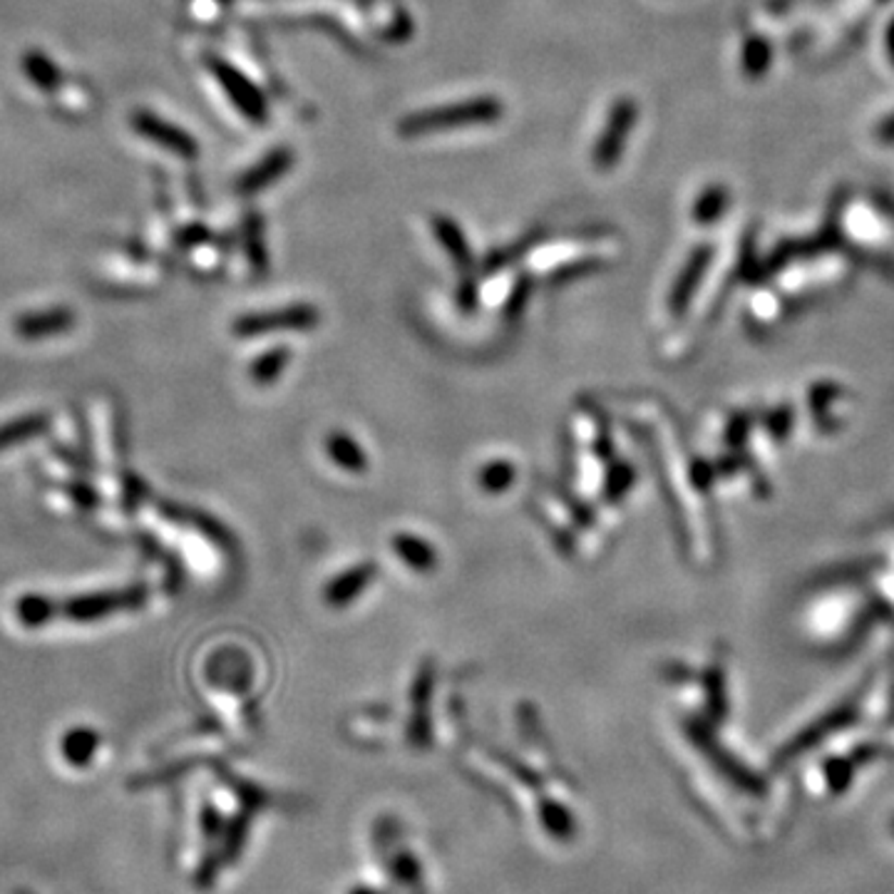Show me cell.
Returning <instances> with one entry per match:
<instances>
[{
  "mask_svg": "<svg viewBox=\"0 0 894 894\" xmlns=\"http://www.w3.org/2000/svg\"><path fill=\"white\" fill-rule=\"evenodd\" d=\"M505 115V104L497 98H472L443 108H431L410 112L398 122V133L402 137H423L433 133H450V129L495 125Z\"/></svg>",
  "mask_w": 894,
  "mask_h": 894,
  "instance_id": "obj_1",
  "label": "cell"
},
{
  "mask_svg": "<svg viewBox=\"0 0 894 894\" xmlns=\"http://www.w3.org/2000/svg\"><path fill=\"white\" fill-rule=\"evenodd\" d=\"M145 604L142 586H127V589H110V592H95L85 596H75L63 604L55 601V619L77 621V624H87V621L108 619L117 611H129Z\"/></svg>",
  "mask_w": 894,
  "mask_h": 894,
  "instance_id": "obj_2",
  "label": "cell"
},
{
  "mask_svg": "<svg viewBox=\"0 0 894 894\" xmlns=\"http://www.w3.org/2000/svg\"><path fill=\"white\" fill-rule=\"evenodd\" d=\"M207 67H209V73L216 77V83L222 85L226 98L232 100L234 108L239 110L241 115L251 122V125H266L269 102L264 98V92H261L239 67H234L232 63H226L224 58H216V55L207 58Z\"/></svg>",
  "mask_w": 894,
  "mask_h": 894,
  "instance_id": "obj_3",
  "label": "cell"
},
{
  "mask_svg": "<svg viewBox=\"0 0 894 894\" xmlns=\"http://www.w3.org/2000/svg\"><path fill=\"white\" fill-rule=\"evenodd\" d=\"M638 120V104L631 98H619L611 104L607 125H604L599 139H596L592 162L599 172H609L619 164L624 154L629 133L634 129Z\"/></svg>",
  "mask_w": 894,
  "mask_h": 894,
  "instance_id": "obj_4",
  "label": "cell"
},
{
  "mask_svg": "<svg viewBox=\"0 0 894 894\" xmlns=\"http://www.w3.org/2000/svg\"><path fill=\"white\" fill-rule=\"evenodd\" d=\"M319 323V313H315L313 306L298 303V306H286V309L276 311H261V313H249L241 315L239 321L234 323V333L241 338L261 336V333L271 331H303L311 328Z\"/></svg>",
  "mask_w": 894,
  "mask_h": 894,
  "instance_id": "obj_5",
  "label": "cell"
},
{
  "mask_svg": "<svg viewBox=\"0 0 894 894\" xmlns=\"http://www.w3.org/2000/svg\"><path fill=\"white\" fill-rule=\"evenodd\" d=\"M133 129L137 135H142L149 142H154L157 147H164L166 152L179 154L184 160H195L199 154V142L191 137L187 129H182L172 122L162 120L160 115L149 110H137L133 115Z\"/></svg>",
  "mask_w": 894,
  "mask_h": 894,
  "instance_id": "obj_6",
  "label": "cell"
},
{
  "mask_svg": "<svg viewBox=\"0 0 894 894\" xmlns=\"http://www.w3.org/2000/svg\"><path fill=\"white\" fill-rule=\"evenodd\" d=\"M294 160L296 157L288 147L271 149L264 160L253 164L251 170L239 179V191L244 197H251V195H259V191L269 189L271 184H276L288 170H291Z\"/></svg>",
  "mask_w": 894,
  "mask_h": 894,
  "instance_id": "obj_7",
  "label": "cell"
},
{
  "mask_svg": "<svg viewBox=\"0 0 894 894\" xmlns=\"http://www.w3.org/2000/svg\"><path fill=\"white\" fill-rule=\"evenodd\" d=\"M75 326V313L60 306V309H46V311H33L25 315H17L15 321V333L25 340H38L48 336H58V333H65Z\"/></svg>",
  "mask_w": 894,
  "mask_h": 894,
  "instance_id": "obj_8",
  "label": "cell"
},
{
  "mask_svg": "<svg viewBox=\"0 0 894 894\" xmlns=\"http://www.w3.org/2000/svg\"><path fill=\"white\" fill-rule=\"evenodd\" d=\"M433 232L437 236V241L443 244V249L447 251V257L452 259V264L462 271V282H470L472 278V251L470 244L464 239V234L460 229V224H455L450 216L435 214L431 219Z\"/></svg>",
  "mask_w": 894,
  "mask_h": 894,
  "instance_id": "obj_9",
  "label": "cell"
},
{
  "mask_svg": "<svg viewBox=\"0 0 894 894\" xmlns=\"http://www.w3.org/2000/svg\"><path fill=\"white\" fill-rule=\"evenodd\" d=\"M48 427V415L33 413L23 415L15 420H8V423L0 425V452L11 450L15 445L30 443L33 437H38Z\"/></svg>",
  "mask_w": 894,
  "mask_h": 894,
  "instance_id": "obj_10",
  "label": "cell"
},
{
  "mask_svg": "<svg viewBox=\"0 0 894 894\" xmlns=\"http://www.w3.org/2000/svg\"><path fill=\"white\" fill-rule=\"evenodd\" d=\"M23 70L28 75V80L38 87V90L55 92L60 85H63V70H60L52 60L40 50H30L28 55L23 58Z\"/></svg>",
  "mask_w": 894,
  "mask_h": 894,
  "instance_id": "obj_11",
  "label": "cell"
},
{
  "mask_svg": "<svg viewBox=\"0 0 894 894\" xmlns=\"http://www.w3.org/2000/svg\"><path fill=\"white\" fill-rule=\"evenodd\" d=\"M244 249H247V259L257 274H266L269 269V251L264 241V222L261 214H247L244 219Z\"/></svg>",
  "mask_w": 894,
  "mask_h": 894,
  "instance_id": "obj_12",
  "label": "cell"
},
{
  "mask_svg": "<svg viewBox=\"0 0 894 894\" xmlns=\"http://www.w3.org/2000/svg\"><path fill=\"white\" fill-rule=\"evenodd\" d=\"M100 748V735L90 729H75L63 738V758L70 766L83 768L95 758Z\"/></svg>",
  "mask_w": 894,
  "mask_h": 894,
  "instance_id": "obj_13",
  "label": "cell"
},
{
  "mask_svg": "<svg viewBox=\"0 0 894 894\" xmlns=\"http://www.w3.org/2000/svg\"><path fill=\"white\" fill-rule=\"evenodd\" d=\"M15 617L25 626H46L48 621L55 619V601L48 596L25 594L15 601Z\"/></svg>",
  "mask_w": 894,
  "mask_h": 894,
  "instance_id": "obj_14",
  "label": "cell"
},
{
  "mask_svg": "<svg viewBox=\"0 0 894 894\" xmlns=\"http://www.w3.org/2000/svg\"><path fill=\"white\" fill-rule=\"evenodd\" d=\"M706 259H708V251H706V249L694 253V259H691V264L686 266V271H683L681 282L676 284V288H673V298H671L673 309H683V306H686L691 288L696 286L700 271H704V266H706Z\"/></svg>",
  "mask_w": 894,
  "mask_h": 894,
  "instance_id": "obj_15",
  "label": "cell"
},
{
  "mask_svg": "<svg viewBox=\"0 0 894 894\" xmlns=\"http://www.w3.org/2000/svg\"><path fill=\"white\" fill-rule=\"evenodd\" d=\"M286 361H288V350L286 348L269 350V353L261 356L259 361L251 365L253 383H271L278 373H282V368L286 365Z\"/></svg>",
  "mask_w": 894,
  "mask_h": 894,
  "instance_id": "obj_16",
  "label": "cell"
},
{
  "mask_svg": "<svg viewBox=\"0 0 894 894\" xmlns=\"http://www.w3.org/2000/svg\"><path fill=\"white\" fill-rule=\"evenodd\" d=\"M723 207H725V191L723 189H708L706 195L698 199V204L694 209V216L698 219V222L708 224L723 212Z\"/></svg>",
  "mask_w": 894,
  "mask_h": 894,
  "instance_id": "obj_17",
  "label": "cell"
},
{
  "mask_svg": "<svg viewBox=\"0 0 894 894\" xmlns=\"http://www.w3.org/2000/svg\"><path fill=\"white\" fill-rule=\"evenodd\" d=\"M207 236H209V234H207L204 226L195 224V226H189V229L182 234V239H184V244H187V247H189V244H199V241H204Z\"/></svg>",
  "mask_w": 894,
  "mask_h": 894,
  "instance_id": "obj_18",
  "label": "cell"
},
{
  "mask_svg": "<svg viewBox=\"0 0 894 894\" xmlns=\"http://www.w3.org/2000/svg\"><path fill=\"white\" fill-rule=\"evenodd\" d=\"M892 830H894V822H892Z\"/></svg>",
  "mask_w": 894,
  "mask_h": 894,
  "instance_id": "obj_19",
  "label": "cell"
},
{
  "mask_svg": "<svg viewBox=\"0 0 894 894\" xmlns=\"http://www.w3.org/2000/svg\"><path fill=\"white\" fill-rule=\"evenodd\" d=\"M222 3H226V0H222Z\"/></svg>",
  "mask_w": 894,
  "mask_h": 894,
  "instance_id": "obj_20",
  "label": "cell"
}]
</instances>
